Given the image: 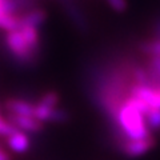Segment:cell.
Wrapping results in <instances>:
<instances>
[{
	"instance_id": "9",
	"label": "cell",
	"mask_w": 160,
	"mask_h": 160,
	"mask_svg": "<svg viewBox=\"0 0 160 160\" xmlns=\"http://www.w3.org/2000/svg\"><path fill=\"white\" fill-rule=\"evenodd\" d=\"M13 131H16V128H15L11 123L8 122L7 118L2 116V113H0V138H8L9 135H11Z\"/></svg>"
},
{
	"instance_id": "2",
	"label": "cell",
	"mask_w": 160,
	"mask_h": 160,
	"mask_svg": "<svg viewBox=\"0 0 160 160\" xmlns=\"http://www.w3.org/2000/svg\"><path fill=\"white\" fill-rule=\"evenodd\" d=\"M59 3V6L64 9L67 18L69 19L75 28L79 29L80 32H87L88 31V22L86 15L83 13V11L78 6V3L75 0H56Z\"/></svg>"
},
{
	"instance_id": "8",
	"label": "cell",
	"mask_w": 160,
	"mask_h": 160,
	"mask_svg": "<svg viewBox=\"0 0 160 160\" xmlns=\"http://www.w3.org/2000/svg\"><path fill=\"white\" fill-rule=\"evenodd\" d=\"M35 104H38L40 107H44V108H48V109L56 108L59 106V93L55 91H47L38 99V102Z\"/></svg>"
},
{
	"instance_id": "10",
	"label": "cell",
	"mask_w": 160,
	"mask_h": 160,
	"mask_svg": "<svg viewBox=\"0 0 160 160\" xmlns=\"http://www.w3.org/2000/svg\"><path fill=\"white\" fill-rule=\"evenodd\" d=\"M106 2L116 12H124L127 9V0H106Z\"/></svg>"
},
{
	"instance_id": "7",
	"label": "cell",
	"mask_w": 160,
	"mask_h": 160,
	"mask_svg": "<svg viewBox=\"0 0 160 160\" xmlns=\"http://www.w3.org/2000/svg\"><path fill=\"white\" fill-rule=\"evenodd\" d=\"M6 143L9 151L16 153H24L31 148V140H29L28 133L22 132L16 129L8 138H6Z\"/></svg>"
},
{
	"instance_id": "6",
	"label": "cell",
	"mask_w": 160,
	"mask_h": 160,
	"mask_svg": "<svg viewBox=\"0 0 160 160\" xmlns=\"http://www.w3.org/2000/svg\"><path fill=\"white\" fill-rule=\"evenodd\" d=\"M4 108L7 109V113L33 118V103L27 99L9 98L6 100V103H4Z\"/></svg>"
},
{
	"instance_id": "1",
	"label": "cell",
	"mask_w": 160,
	"mask_h": 160,
	"mask_svg": "<svg viewBox=\"0 0 160 160\" xmlns=\"http://www.w3.org/2000/svg\"><path fill=\"white\" fill-rule=\"evenodd\" d=\"M4 46L16 64L22 67H32L40 62L43 52L40 29L20 24L16 29L6 32Z\"/></svg>"
},
{
	"instance_id": "3",
	"label": "cell",
	"mask_w": 160,
	"mask_h": 160,
	"mask_svg": "<svg viewBox=\"0 0 160 160\" xmlns=\"http://www.w3.org/2000/svg\"><path fill=\"white\" fill-rule=\"evenodd\" d=\"M155 146V139H143V140H128L124 142L116 148L127 158H139L147 153Z\"/></svg>"
},
{
	"instance_id": "5",
	"label": "cell",
	"mask_w": 160,
	"mask_h": 160,
	"mask_svg": "<svg viewBox=\"0 0 160 160\" xmlns=\"http://www.w3.org/2000/svg\"><path fill=\"white\" fill-rule=\"evenodd\" d=\"M46 20H47V11L40 6L33 7L20 15V24L22 26H27L36 29L42 28L43 24L46 23Z\"/></svg>"
},
{
	"instance_id": "4",
	"label": "cell",
	"mask_w": 160,
	"mask_h": 160,
	"mask_svg": "<svg viewBox=\"0 0 160 160\" xmlns=\"http://www.w3.org/2000/svg\"><path fill=\"white\" fill-rule=\"evenodd\" d=\"M6 118L16 129L26 133H39L44 128V124L40 123L39 120H36L32 116H22V115L7 113Z\"/></svg>"
},
{
	"instance_id": "11",
	"label": "cell",
	"mask_w": 160,
	"mask_h": 160,
	"mask_svg": "<svg viewBox=\"0 0 160 160\" xmlns=\"http://www.w3.org/2000/svg\"><path fill=\"white\" fill-rule=\"evenodd\" d=\"M152 38L160 39V19L155 22L153 27H152Z\"/></svg>"
},
{
	"instance_id": "12",
	"label": "cell",
	"mask_w": 160,
	"mask_h": 160,
	"mask_svg": "<svg viewBox=\"0 0 160 160\" xmlns=\"http://www.w3.org/2000/svg\"><path fill=\"white\" fill-rule=\"evenodd\" d=\"M0 160H11V155L7 149L2 147V144H0Z\"/></svg>"
}]
</instances>
